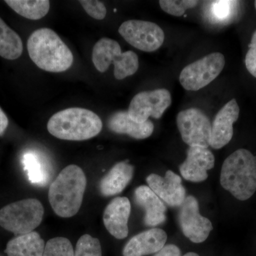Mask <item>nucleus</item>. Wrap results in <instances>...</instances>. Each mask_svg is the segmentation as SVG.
<instances>
[{"label": "nucleus", "mask_w": 256, "mask_h": 256, "mask_svg": "<svg viewBox=\"0 0 256 256\" xmlns=\"http://www.w3.org/2000/svg\"><path fill=\"white\" fill-rule=\"evenodd\" d=\"M86 183L85 173L77 165H68L60 172L48 191V200L56 214L70 218L78 213Z\"/></svg>", "instance_id": "obj_1"}, {"label": "nucleus", "mask_w": 256, "mask_h": 256, "mask_svg": "<svg viewBox=\"0 0 256 256\" xmlns=\"http://www.w3.org/2000/svg\"><path fill=\"white\" fill-rule=\"evenodd\" d=\"M28 50L32 62L46 72H65L73 64L72 52L58 35L48 28H40L30 35Z\"/></svg>", "instance_id": "obj_2"}, {"label": "nucleus", "mask_w": 256, "mask_h": 256, "mask_svg": "<svg viewBox=\"0 0 256 256\" xmlns=\"http://www.w3.org/2000/svg\"><path fill=\"white\" fill-rule=\"evenodd\" d=\"M220 183L237 200L250 198L256 192V156L245 149L232 153L222 165Z\"/></svg>", "instance_id": "obj_3"}, {"label": "nucleus", "mask_w": 256, "mask_h": 256, "mask_svg": "<svg viewBox=\"0 0 256 256\" xmlns=\"http://www.w3.org/2000/svg\"><path fill=\"white\" fill-rule=\"evenodd\" d=\"M102 121L92 110L70 108L50 117L47 129L50 134L64 140H86L102 130Z\"/></svg>", "instance_id": "obj_4"}, {"label": "nucleus", "mask_w": 256, "mask_h": 256, "mask_svg": "<svg viewBox=\"0 0 256 256\" xmlns=\"http://www.w3.org/2000/svg\"><path fill=\"white\" fill-rule=\"evenodd\" d=\"M43 205L35 198H26L6 205L0 210V226L16 236L31 233L43 220Z\"/></svg>", "instance_id": "obj_5"}, {"label": "nucleus", "mask_w": 256, "mask_h": 256, "mask_svg": "<svg viewBox=\"0 0 256 256\" xmlns=\"http://www.w3.org/2000/svg\"><path fill=\"white\" fill-rule=\"evenodd\" d=\"M224 66L225 58L222 54H210L186 66L180 74V84L188 90H200L218 76Z\"/></svg>", "instance_id": "obj_6"}, {"label": "nucleus", "mask_w": 256, "mask_h": 256, "mask_svg": "<svg viewBox=\"0 0 256 256\" xmlns=\"http://www.w3.org/2000/svg\"><path fill=\"white\" fill-rule=\"evenodd\" d=\"M118 32L128 43L142 52H154L164 41L163 30L151 22L128 20L120 25Z\"/></svg>", "instance_id": "obj_7"}, {"label": "nucleus", "mask_w": 256, "mask_h": 256, "mask_svg": "<svg viewBox=\"0 0 256 256\" xmlns=\"http://www.w3.org/2000/svg\"><path fill=\"white\" fill-rule=\"evenodd\" d=\"M176 124L184 142L190 146H210L212 124L206 114L197 108L178 112Z\"/></svg>", "instance_id": "obj_8"}, {"label": "nucleus", "mask_w": 256, "mask_h": 256, "mask_svg": "<svg viewBox=\"0 0 256 256\" xmlns=\"http://www.w3.org/2000/svg\"><path fill=\"white\" fill-rule=\"evenodd\" d=\"M171 104V94L166 89L143 92L134 96L128 112L133 120L144 122L150 117L160 118Z\"/></svg>", "instance_id": "obj_9"}, {"label": "nucleus", "mask_w": 256, "mask_h": 256, "mask_svg": "<svg viewBox=\"0 0 256 256\" xmlns=\"http://www.w3.org/2000/svg\"><path fill=\"white\" fill-rule=\"evenodd\" d=\"M178 220L184 235L195 244L205 242L213 230L210 220L200 214L198 201L193 196L186 197L180 207Z\"/></svg>", "instance_id": "obj_10"}, {"label": "nucleus", "mask_w": 256, "mask_h": 256, "mask_svg": "<svg viewBox=\"0 0 256 256\" xmlns=\"http://www.w3.org/2000/svg\"><path fill=\"white\" fill-rule=\"evenodd\" d=\"M146 182L156 196L170 206L180 207L186 198L181 178L171 170L166 171L164 178L156 174L149 175Z\"/></svg>", "instance_id": "obj_11"}, {"label": "nucleus", "mask_w": 256, "mask_h": 256, "mask_svg": "<svg viewBox=\"0 0 256 256\" xmlns=\"http://www.w3.org/2000/svg\"><path fill=\"white\" fill-rule=\"evenodd\" d=\"M240 108L235 99L218 111L212 124L210 146L212 148L220 149L230 142L234 136V124L238 120Z\"/></svg>", "instance_id": "obj_12"}, {"label": "nucleus", "mask_w": 256, "mask_h": 256, "mask_svg": "<svg viewBox=\"0 0 256 256\" xmlns=\"http://www.w3.org/2000/svg\"><path fill=\"white\" fill-rule=\"evenodd\" d=\"M215 158L208 148L190 146L188 156L180 165L182 176L192 182H202L208 178V170L214 166Z\"/></svg>", "instance_id": "obj_13"}, {"label": "nucleus", "mask_w": 256, "mask_h": 256, "mask_svg": "<svg viewBox=\"0 0 256 256\" xmlns=\"http://www.w3.org/2000/svg\"><path fill=\"white\" fill-rule=\"evenodd\" d=\"M130 213V202L127 197H116L106 206L104 213V225L114 238L124 239L128 236Z\"/></svg>", "instance_id": "obj_14"}, {"label": "nucleus", "mask_w": 256, "mask_h": 256, "mask_svg": "<svg viewBox=\"0 0 256 256\" xmlns=\"http://www.w3.org/2000/svg\"><path fill=\"white\" fill-rule=\"evenodd\" d=\"M168 235L161 228H152L133 236L124 247V256H144L156 254L164 247Z\"/></svg>", "instance_id": "obj_15"}, {"label": "nucleus", "mask_w": 256, "mask_h": 256, "mask_svg": "<svg viewBox=\"0 0 256 256\" xmlns=\"http://www.w3.org/2000/svg\"><path fill=\"white\" fill-rule=\"evenodd\" d=\"M134 201L146 212L144 222L146 226H156L164 223L166 220V207L149 186L142 185L136 188Z\"/></svg>", "instance_id": "obj_16"}, {"label": "nucleus", "mask_w": 256, "mask_h": 256, "mask_svg": "<svg viewBox=\"0 0 256 256\" xmlns=\"http://www.w3.org/2000/svg\"><path fill=\"white\" fill-rule=\"evenodd\" d=\"M108 127L112 132L128 134L138 140L149 138L154 128V124L149 120L144 122L133 120L128 111H119L112 114L108 121Z\"/></svg>", "instance_id": "obj_17"}, {"label": "nucleus", "mask_w": 256, "mask_h": 256, "mask_svg": "<svg viewBox=\"0 0 256 256\" xmlns=\"http://www.w3.org/2000/svg\"><path fill=\"white\" fill-rule=\"evenodd\" d=\"M134 173L132 165L126 162L118 163L100 180V193L104 196H110L121 193L130 182Z\"/></svg>", "instance_id": "obj_18"}, {"label": "nucleus", "mask_w": 256, "mask_h": 256, "mask_svg": "<svg viewBox=\"0 0 256 256\" xmlns=\"http://www.w3.org/2000/svg\"><path fill=\"white\" fill-rule=\"evenodd\" d=\"M45 245L40 234L32 232L10 240L5 252L8 256H43Z\"/></svg>", "instance_id": "obj_19"}, {"label": "nucleus", "mask_w": 256, "mask_h": 256, "mask_svg": "<svg viewBox=\"0 0 256 256\" xmlns=\"http://www.w3.org/2000/svg\"><path fill=\"white\" fill-rule=\"evenodd\" d=\"M121 54L118 42L110 38H102L96 44L92 50V63L98 72L104 73Z\"/></svg>", "instance_id": "obj_20"}, {"label": "nucleus", "mask_w": 256, "mask_h": 256, "mask_svg": "<svg viewBox=\"0 0 256 256\" xmlns=\"http://www.w3.org/2000/svg\"><path fill=\"white\" fill-rule=\"evenodd\" d=\"M22 41L20 36L0 18V56L14 60L22 55Z\"/></svg>", "instance_id": "obj_21"}, {"label": "nucleus", "mask_w": 256, "mask_h": 256, "mask_svg": "<svg viewBox=\"0 0 256 256\" xmlns=\"http://www.w3.org/2000/svg\"><path fill=\"white\" fill-rule=\"evenodd\" d=\"M5 2L18 14L31 20L44 18L50 9L48 0H6Z\"/></svg>", "instance_id": "obj_22"}, {"label": "nucleus", "mask_w": 256, "mask_h": 256, "mask_svg": "<svg viewBox=\"0 0 256 256\" xmlns=\"http://www.w3.org/2000/svg\"><path fill=\"white\" fill-rule=\"evenodd\" d=\"M24 168L26 172L30 182L44 185L48 182L50 178L46 164L33 152H28L23 156Z\"/></svg>", "instance_id": "obj_23"}, {"label": "nucleus", "mask_w": 256, "mask_h": 256, "mask_svg": "<svg viewBox=\"0 0 256 256\" xmlns=\"http://www.w3.org/2000/svg\"><path fill=\"white\" fill-rule=\"evenodd\" d=\"M114 64V76L118 80H122L137 72L139 60L134 52L128 50L121 54Z\"/></svg>", "instance_id": "obj_24"}, {"label": "nucleus", "mask_w": 256, "mask_h": 256, "mask_svg": "<svg viewBox=\"0 0 256 256\" xmlns=\"http://www.w3.org/2000/svg\"><path fill=\"white\" fill-rule=\"evenodd\" d=\"M43 256H74L73 246L64 237L50 239L45 245Z\"/></svg>", "instance_id": "obj_25"}, {"label": "nucleus", "mask_w": 256, "mask_h": 256, "mask_svg": "<svg viewBox=\"0 0 256 256\" xmlns=\"http://www.w3.org/2000/svg\"><path fill=\"white\" fill-rule=\"evenodd\" d=\"M74 256H102V248L98 239L88 234L82 236L77 242Z\"/></svg>", "instance_id": "obj_26"}, {"label": "nucleus", "mask_w": 256, "mask_h": 256, "mask_svg": "<svg viewBox=\"0 0 256 256\" xmlns=\"http://www.w3.org/2000/svg\"><path fill=\"white\" fill-rule=\"evenodd\" d=\"M160 6L165 12L175 16H181L188 9L195 8L198 4V1L194 0H161Z\"/></svg>", "instance_id": "obj_27"}, {"label": "nucleus", "mask_w": 256, "mask_h": 256, "mask_svg": "<svg viewBox=\"0 0 256 256\" xmlns=\"http://www.w3.org/2000/svg\"><path fill=\"white\" fill-rule=\"evenodd\" d=\"M237 2L214 1L212 2L210 12L212 18L222 22L227 20L233 12L234 5Z\"/></svg>", "instance_id": "obj_28"}, {"label": "nucleus", "mask_w": 256, "mask_h": 256, "mask_svg": "<svg viewBox=\"0 0 256 256\" xmlns=\"http://www.w3.org/2000/svg\"><path fill=\"white\" fill-rule=\"evenodd\" d=\"M80 4L86 12L88 14L98 20H102L106 18L107 10L104 3L97 0H80Z\"/></svg>", "instance_id": "obj_29"}, {"label": "nucleus", "mask_w": 256, "mask_h": 256, "mask_svg": "<svg viewBox=\"0 0 256 256\" xmlns=\"http://www.w3.org/2000/svg\"><path fill=\"white\" fill-rule=\"evenodd\" d=\"M248 47L249 50L246 55V66L249 73L256 78V30L252 34Z\"/></svg>", "instance_id": "obj_30"}, {"label": "nucleus", "mask_w": 256, "mask_h": 256, "mask_svg": "<svg viewBox=\"0 0 256 256\" xmlns=\"http://www.w3.org/2000/svg\"><path fill=\"white\" fill-rule=\"evenodd\" d=\"M154 256H181V252L176 246L173 244L164 246L162 249Z\"/></svg>", "instance_id": "obj_31"}, {"label": "nucleus", "mask_w": 256, "mask_h": 256, "mask_svg": "<svg viewBox=\"0 0 256 256\" xmlns=\"http://www.w3.org/2000/svg\"><path fill=\"white\" fill-rule=\"evenodd\" d=\"M9 120L6 114L0 108V134H3L8 128Z\"/></svg>", "instance_id": "obj_32"}, {"label": "nucleus", "mask_w": 256, "mask_h": 256, "mask_svg": "<svg viewBox=\"0 0 256 256\" xmlns=\"http://www.w3.org/2000/svg\"><path fill=\"white\" fill-rule=\"evenodd\" d=\"M183 256H200L198 254H196V252H188V254H185Z\"/></svg>", "instance_id": "obj_33"}, {"label": "nucleus", "mask_w": 256, "mask_h": 256, "mask_svg": "<svg viewBox=\"0 0 256 256\" xmlns=\"http://www.w3.org/2000/svg\"><path fill=\"white\" fill-rule=\"evenodd\" d=\"M255 8H256V1H255Z\"/></svg>", "instance_id": "obj_34"}]
</instances>
